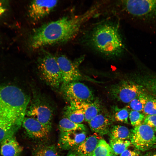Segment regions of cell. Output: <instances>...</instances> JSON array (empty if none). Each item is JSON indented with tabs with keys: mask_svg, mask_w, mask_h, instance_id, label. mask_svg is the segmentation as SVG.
<instances>
[{
	"mask_svg": "<svg viewBox=\"0 0 156 156\" xmlns=\"http://www.w3.org/2000/svg\"><path fill=\"white\" fill-rule=\"evenodd\" d=\"M96 10V8H93L81 14L64 16L41 25L30 35L29 47L36 50L70 40L75 37L84 23L94 14Z\"/></svg>",
	"mask_w": 156,
	"mask_h": 156,
	"instance_id": "obj_1",
	"label": "cell"
},
{
	"mask_svg": "<svg viewBox=\"0 0 156 156\" xmlns=\"http://www.w3.org/2000/svg\"><path fill=\"white\" fill-rule=\"evenodd\" d=\"M30 101L17 87L0 86V142L14 136L22 126Z\"/></svg>",
	"mask_w": 156,
	"mask_h": 156,
	"instance_id": "obj_2",
	"label": "cell"
},
{
	"mask_svg": "<svg viewBox=\"0 0 156 156\" xmlns=\"http://www.w3.org/2000/svg\"><path fill=\"white\" fill-rule=\"evenodd\" d=\"M93 47L108 57L118 56L124 51L125 46L119 28L114 23H106L95 28L89 37Z\"/></svg>",
	"mask_w": 156,
	"mask_h": 156,
	"instance_id": "obj_3",
	"label": "cell"
},
{
	"mask_svg": "<svg viewBox=\"0 0 156 156\" xmlns=\"http://www.w3.org/2000/svg\"><path fill=\"white\" fill-rule=\"evenodd\" d=\"M124 10L138 24L156 28V0H123Z\"/></svg>",
	"mask_w": 156,
	"mask_h": 156,
	"instance_id": "obj_4",
	"label": "cell"
},
{
	"mask_svg": "<svg viewBox=\"0 0 156 156\" xmlns=\"http://www.w3.org/2000/svg\"><path fill=\"white\" fill-rule=\"evenodd\" d=\"M38 60V68L42 79L55 89L61 87L62 83L61 72L55 57L44 51Z\"/></svg>",
	"mask_w": 156,
	"mask_h": 156,
	"instance_id": "obj_5",
	"label": "cell"
},
{
	"mask_svg": "<svg viewBox=\"0 0 156 156\" xmlns=\"http://www.w3.org/2000/svg\"><path fill=\"white\" fill-rule=\"evenodd\" d=\"M61 92L69 103L90 102L94 100L92 91L86 85L79 81L62 84Z\"/></svg>",
	"mask_w": 156,
	"mask_h": 156,
	"instance_id": "obj_6",
	"label": "cell"
},
{
	"mask_svg": "<svg viewBox=\"0 0 156 156\" xmlns=\"http://www.w3.org/2000/svg\"><path fill=\"white\" fill-rule=\"evenodd\" d=\"M144 92L142 86L131 81L123 80L112 86L109 93L112 99L129 103Z\"/></svg>",
	"mask_w": 156,
	"mask_h": 156,
	"instance_id": "obj_7",
	"label": "cell"
},
{
	"mask_svg": "<svg viewBox=\"0 0 156 156\" xmlns=\"http://www.w3.org/2000/svg\"><path fill=\"white\" fill-rule=\"evenodd\" d=\"M130 139L131 144L137 149L142 151L156 145L155 131L150 127L143 123L131 130Z\"/></svg>",
	"mask_w": 156,
	"mask_h": 156,
	"instance_id": "obj_8",
	"label": "cell"
},
{
	"mask_svg": "<svg viewBox=\"0 0 156 156\" xmlns=\"http://www.w3.org/2000/svg\"><path fill=\"white\" fill-rule=\"evenodd\" d=\"M26 115L35 119L50 131L51 130L53 111L49 105L42 98L38 96L33 98L27 107Z\"/></svg>",
	"mask_w": 156,
	"mask_h": 156,
	"instance_id": "obj_9",
	"label": "cell"
},
{
	"mask_svg": "<svg viewBox=\"0 0 156 156\" xmlns=\"http://www.w3.org/2000/svg\"><path fill=\"white\" fill-rule=\"evenodd\" d=\"M55 57L62 75V84L78 81L82 78L78 65L82 61V57L74 62L63 55H59Z\"/></svg>",
	"mask_w": 156,
	"mask_h": 156,
	"instance_id": "obj_10",
	"label": "cell"
},
{
	"mask_svg": "<svg viewBox=\"0 0 156 156\" xmlns=\"http://www.w3.org/2000/svg\"><path fill=\"white\" fill-rule=\"evenodd\" d=\"M57 0H34L30 3L28 14L34 21H38L49 14L56 6Z\"/></svg>",
	"mask_w": 156,
	"mask_h": 156,
	"instance_id": "obj_11",
	"label": "cell"
},
{
	"mask_svg": "<svg viewBox=\"0 0 156 156\" xmlns=\"http://www.w3.org/2000/svg\"><path fill=\"white\" fill-rule=\"evenodd\" d=\"M22 126L27 135L33 139L44 140L48 137L50 131L47 128L32 118L25 117Z\"/></svg>",
	"mask_w": 156,
	"mask_h": 156,
	"instance_id": "obj_12",
	"label": "cell"
},
{
	"mask_svg": "<svg viewBox=\"0 0 156 156\" xmlns=\"http://www.w3.org/2000/svg\"><path fill=\"white\" fill-rule=\"evenodd\" d=\"M85 131L60 132L58 145L61 149L68 150L75 148L86 138Z\"/></svg>",
	"mask_w": 156,
	"mask_h": 156,
	"instance_id": "obj_13",
	"label": "cell"
},
{
	"mask_svg": "<svg viewBox=\"0 0 156 156\" xmlns=\"http://www.w3.org/2000/svg\"><path fill=\"white\" fill-rule=\"evenodd\" d=\"M112 121L108 114L100 112L88 122L92 131L99 135L102 136L109 133Z\"/></svg>",
	"mask_w": 156,
	"mask_h": 156,
	"instance_id": "obj_14",
	"label": "cell"
},
{
	"mask_svg": "<svg viewBox=\"0 0 156 156\" xmlns=\"http://www.w3.org/2000/svg\"><path fill=\"white\" fill-rule=\"evenodd\" d=\"M101 139V137L96 133L87 137L74 149V153L77 156H92L95 148Z\"/></svg>",
	"mask_w": 156,
	"mask_h": 156,
	"instance_id": "obj_15",
	"label": "cell"
},
{
	"mask_svg": "<svg viewBox=\"0 0 156 156\" xmlns=\"http://www.w3.org/2000/svg\"><path fill=\"white\" fill-rule=\"evenodd\" d=\"M0 143V153L2 156H19L23 151V147L14 136L5 138Z\"/></svg>",
	"mask_w": 156,
	"mask_h": 156,
	"instance_id": "obj_16",
	"label": "cell"
},
{
	"mask_svg": "<svg viewBox=\"0 0 156 156\" xmlns=\"http://www.w3.org/2000/svg\"><path fill=\"white\" fill-rule=\"evenodd\" d=\"M69 104L81 110L84 115L85 120L88 122L101 112V105L97 99L90 102H79Z\"/></svg>",
	"mask_w": 156,
	"mask_h": 156,
	"instance_id": "obj_17",
	"label": "cell"
},
{
	"mask_svg": "<svg viewBox=\"0 0 156 156\" xmlns=\"http://www.w3.org/2000/svg\"><path fill=\"white\" fill-rule=\"evenodd\" d=\"M63 114L64 117L76 123L81 124L85 120L84 115L82 111L70 104L64 107Z\"/></svg>",
	"mask_w": 156,
	"mask_h": 156,
	"instance_id": "obj_18",
	"label": "cell"
},
{
	"mask_svg": "<svg viewBox=\"0 0 156 156\" xmlns=\"http://www.w3.org/2000/svg\"><path fill=\"white\" fill-rule=\"evenodd\" d=\"M109 133L110 139L128 140L130 139L131 131L125 126L115 125L110 127Z\"/></svg>",
	"mask_w": 156,
	"mask_h": 156,
	"instance_id": "obj_19",
	"label": "cell"
},
{
	"mask_svg": "<svg viewBox=\"0 0 156 156\" xmlns=\"http://www.w3.org/2000/svg\"><path fill=\"white\" fill-rule=\"evenodd\" d=\"M58 126L59 130L62 132L85 131L86 130V127L84 124L75 123L64 117L60 121Z\"/></svg>",
	"mask_w": 156,
	"mask_h": 156,
	"instance_id": "obj_20",
	"label": "cell"
},
{
	"mask_svg": "<svg viewBox=\"0 0 156 156\" xmlns=\"http://www.w3.org/2000/svg\"><path fill=\"white\" fill-rule=\"evenodd\" d=\"M131 144L130 141L128 140L110 139L109 145L113 153L118 155L128 148Z\"/></svg>",
	"mask_w": 156,
	"mask_h": 156,
	"instance_id": "obj_21",
	"label": "cell"
},
{
	"mask_svg": "<svg viewBox=\"0 0 156 156\" xmlns=\"http://www.w3.org/2000/svg\"><path fill=\"white\" fill-rule=\"evenodd\" d=\"M32 156H60V155L55 146L51 145L37 147L34 151Z\"/></svg>",
	"mask_w": 156,
	"mask_h": 156,
	"instance_id": "obj_22",
	"label": "cell"
},
{
	"mask_svg": "<svg viewBox=\"0 0 156 156\" xmlns=\"http://www.w3.org/2000/svg\"><path fill=\"white\" fill-rule=\"evenodd\" d=\"M148 96L144 92L141 93L129 103V106L132 110L143 111Z\"/></svg>",
	"mask_w": 156,
	"mask_h": 156,
	"instance_id": "obj_23",
	"label": "cell"
},
{
	"mask_svg": "<svg viewBox=\"0 0 156 156\" xmlns=\"http://www.w3.org/2000/svg\"><path fill=\"white\" fill-rule=\"evenodd\" d=\"M112 153L109 145L101 138L95 148L92 156H110Z\"/></svg>",
	"mask_w": 156,
	"mask_h": 156,
	"instance_id": "obj_24",
	"label": "cell"
},
{
	"mask_svg": "<svg viewBox=\"0 0 156 156\" xmlns=\"http://www.w3.org/2000/svg\"><path fill=\"white\" fill-rule=\"evenodd\" d=\"M113 111L115 120L125 123H128L129 113L126 107L119 108L117 106L113 107Z\"/></svg>",
	"mask_w": 156,
	"mask_h": 156,
	"instance_id": "obj_25",
	"label": "cell"
},
{
	"mask_svg": "<svg viewBox=\"0 0 156 156\" xmlns=\"http://www.w3.org/2000/svg\"><path fill=\"white\" fill-rule=\"evenodd\" d=\"M143 111L147 115H156V98L148 96Z\"/></svg>",
	"mask_w": 156,
	"mask_h": 156,
	"instance_id": "obj_26",
	"label": "cell"
},
{
	"mask_svg": "<svg viewBox=\"0 0 156 156\" xmlns=\"http://www.w3.org/2000/svg\"><path fill=\"white\" fill-rule=\"evenodd\" d=\"M129 116L131 124L135 127L142 124L145 118L144 114L133 110L131 111Z\"/></svg>",
	"mask_w": 156,
	"mask_h": 156,
	"instance_id": "obj_27",
	"label": "cell"
},
{
	"mask_svg": "<svg viewBox=\"0 0 156 156\" xmlns=\"http://www.w3.org/2000/svg\"><path fill=\"white\" fill-rule=\"evenodd\" d=\"M143 122L156 132V115H147L145 117Z\"/></svg>",
	"mask_w": 156,
	"mask_h": 156,
	"instance_id": "obj_28",
	"label": "cell"
},
{
	"mask_svg": "<svg viewBox=\"0 0 156 156\" xmlns=\"http://www.w3.org/2000/svg\"><path fill=\"white\" fill-rule=\"evenodd\" d=\"M143 84L149 90L156 94V79H151L144 80Z\"/></svg>",
	"mask_w": 156,
	"mask_h": 156,
	"instance_id": "obj_29",
	"label": "cell"
},
{
	"mask_svg": "<svg viewBox=\"0 0 156 156\" xmlns=\"http://www.w3.org/2000/svg\"><path fill=\"white\" fill-rule=\"evenodd\" d=\"M8 1L0 0V21L8 10Z\"/></svg>",
	"mask_w": 156,
	"mask_h": 156,
	"instance_id": "obj_30",
	"label": "cell"
},
{
	"mask_svg": "<svg viewBox=\"0 0 156 156\" xmlns=\"http://www.w3.org/2000/svg\"><path fill=\"white\" fill-rule=\"evenodd\" d=\"M120 156H140V154L138 151L127 148Z\"/></svg>",
	"mask_w": 156,
	"mask_h": 156,
	"instance_id": "obj_31",
	"label": "cell"
},
{
	"mask_svg": "<svg viewBox=\"0 0 156 156\" xmlns=\"http://www.w3.org/2000/svg\"><path fill=\"white\" fill-rule=\"evenodd\" d=\"M66 156H77L73 152H70Z\"/></svg>",
	"mask_w": 156,
	"mask_h": 156,
	"instance_id": "obj_32",
	"label": "cell"
},
{
	"mask_svg": "<svg viewBox=\"0 0 156 156\" xmlns=\"http://www.w3.org/2000/svg\"><path fill=\"white\" fill-rule=\"evenodd\" d=\"M110 156H118V155H117L114 154L113 153L111 154V155H110Z\"/></svg>",
	"mask_w": 156,
	"mask_h": 156,
	"instance_id": "obj_33",
	"label": "cell"
},
{
	"mask_svg": "<svg viewBox=\"0 0 156 156\" xmlns=\"http://www.w3.org/2000/svg\"><path fill=\"white\" fill-rule=\"evenodd\" d=\"M151 156H156V154L153 155Z\"/></svg>",
	"mask_w": 156,
	"mask_h": 156,
	"instance_id": "obj_34",
	"label": "cell"
}]
</instances>
